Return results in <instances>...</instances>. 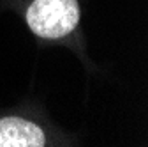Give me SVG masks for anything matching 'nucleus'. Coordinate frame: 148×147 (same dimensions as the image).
<instances>
[{
  "label": "nucleus",
  "instance_id": "f257e3e1",
  "mask_svg": "<svg viewBox=\"0 0 148 147\" xmlns=\"http://www.w3.org/2000/svg\"><path fill=\"white\" fill-rule=\"evenodd\" d=\"M30 30L42 39H60L79 23L78 0H34L27 9Z\"/></svg>",
  "mask_w": 148,
  "mask_h": 147
},
{
  "label": "nucleus",
  "instance_id": "f03ea898",
  "mask_svg": "<svg viewBox=\"0 0 148 147\" xmlns=\"http://www.w3.org/2000/svg\"><path fill=\"white\" fill-rule=\"evenodd\" d=\"M46 137L41 126L23 117L0 119V147H42Z\"/></svg>",
  "mask_w": 148,
  "mask_h": 147
}]
</instances>
